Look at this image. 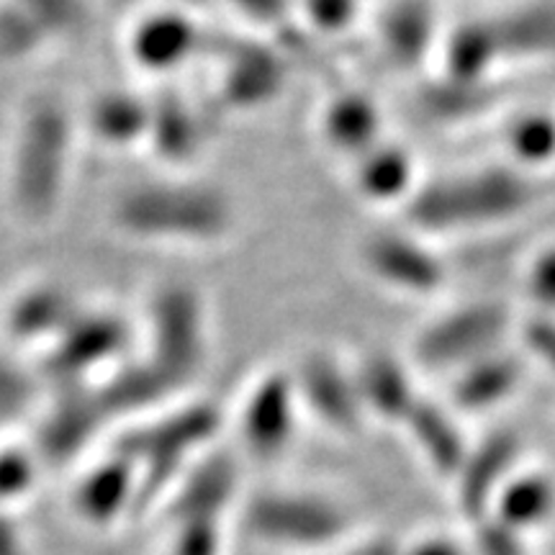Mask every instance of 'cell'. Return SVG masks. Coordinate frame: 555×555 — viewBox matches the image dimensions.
<instances>
[{
  "instance_id": "44dd1931",
  "label": "cell",
  "mask_w": 555,
  "mask_h": 555,
  "mask_svg": "<svg viewBox=\"0 0 555 555\" xmlns=\"http://www.w3.org/2000/svg\"><path fill=\"white\" fill-rule=\"evenodd\" d=\"M180 525L183 530L172 540L170 555H221V530L217 519H189Z\"/></svg>"
},
{
  "instance_id": "ac0fdd59",
  "label": "cell",
  "mask_w": 555,
  "mask_h": 555,
  "mask_svg": "<svg viewBox=\"0 0 555 555\" xmlns=\"http://www.w3.org/2000/svg\"><path fill=\"white\" fill-rule=\"evenodd\" d=\"M509 21L515 24H494L502 60L547 57L555 52V11L527 9Z\"/></svg>"
},
{
  "instance_id": "5bb4252c",
  "label": "cell",
  "mask_w": 555,
  "mask_h": 555,
  "mask_svg": "<svg viewBox=\"0 0 555 555\" xmlns=\"http://www.w3.org/2000/svg\"><path fill=\"white\" fill-rule=\"evenodd\" d=\"M198 31L189 18L178 13H152L137 24L131 34V52L137 65L152 69H172L183 65L196 50Z\"/></svg>"
},
{
  "instance_id": "ffe728a7",
  "label": "cell",
  "mask_w": 555,
  "mask_h": 555,
  "mask_svg": "<svg viewBox=\"0 0 555 555\" xmlns=\"http://www.w3.org/2000/svg\"><path fill=\"white\" fill-rule=\"evenodd\" d=\"M522 296L530 314L555 317V242L532 253L522 273Z\"/></svg>"
},
{
  "instance_id": "6da1fadb",
  "label": "cell",
  "mask_w": 555,
  "mask_h": 555,
  "mask_svg": "<svg viewBox=\"0 0 555 555\" xmlns=\"http://www.w3.org/2000/svg\"><path fill=\"white\" fill-rule=\"evenodd\" d=\"M535 183L512 165H478L420 180L401 208V224L429 240L502 227L535 204Z\"/></svg>"
},
{
  "instance_id": "7c38bea8",
  "label": "cell",
  "mask_w": 555,
  "mask_h": 555,
  "mask_svg": "<svg viewBox=\"0 0 555 555\" xmlns=\"http://www.w3.org/2000/svg\"><path fill=\"white\" fill-rule=\"evenodd\" d=\"M486 519L522 540L540 535L555 522V474L522 463L499 489Z\"/></svg>"
},
{
  "instance_id": "2e32d148",
  "label": "cell",
  "mask_w": 555,
  "mask_h": 555,
  "mask_svg": "<svg viewBox=\"0 0 555 555\" xmlns=\"http://www.w3.org/2000/svg\"><path fill=\"white\" fill-rule=\"evenodd\" d=\"M131 494V474L124 466H108L93 470L86 481H80L78 494H75V509L90 525H111L127 512Z\"/></svg>"
},
{
  "instance_id": "cb8c5ba5",
  "label": "cell",
  "mask_w": 555,
  "mask_h": 555,
  "mask_svg": "<svg viewBox=\"0 0 555 555\" xmlns=\"http://www.w3.org/2000/svg\"><path fill=\"white\" fill-rule=\"evenodd\" d=\"M399 555H470V545L455 540L448 532H427L412 543L399 547Z\"/></svg>"
},
{
  "instance_id": "3957f363",
  "label": "cell",
  "mask_w": 555,
  "mask_h": 555,
  "mask_svg": "<svg viewBox=\"0 0 555 555\" xmlns=\"http://www.w3.org/2000/svg\"><path fill=\"white\" fill-rule=\"evenodd\" d=\"M245 525L258 543L301 555H330L356 538L350 509L317 491H260L249 499Z\"/></svg>"
},
{
  "instance_id": "8992f818",
  "label": "cell",
  "mask_w": 555,
  "mask_h": 555,
  "mask_svg": "<svg viewBox=\"0 0 555 555\" xmlns=\"http://www.w3.org/2000/svg\"><path fill=\"white\" fill-rule=\"evenodd\" d=\"M304 420L301 401L291 371L266 373L255 380L240 406V437L245 450L260 461H275L294 442L298 422Z\"/></svg>"
},
{
  "instance_id": "52a82bcc",
  "label": "cell",
  "mask_w": 555,
  "mask_h": 555,
  "mask_svg": "<svg viewBox=\"0 0 555 555\" xmlns=\"http://www.w3.org/2000/svg\"><path fill=\"white\" fill-rule=\"evenodd\" d=\"M522 453V437L509 427H499L491 435L481 437V440H474L466 461H463L461 470L450 483L455 491L457 512L470 525L489 517L491 502L496 499L499 489L525 463Z\"/></svg>"
},
{
  "instance_id": "603a6c76",
  "label": "cell",
  "mask_w": 555,
  "mask_h": 555,
  "mask_svg": "<svg viewBox=\"0 0 555 555\" xmlns=\"http://www.w3.org/2000/svg\"><path fill=\"white\" fill-rule=\"evenodd\" d=\"M356 0H307L309 21L324 31L347 29L356 18Z\"/></svg>"
},
{
  "instance_id": "9c48e42d",
  "label": "cell",
  "mask_w": 555,
  "mask_h": 555,
  "mask_svg": "<svg viewBox=\"0 0 555 555\" xmlns=\"http://www.w3.org/2000/svg\"><path fill=\"white\" fill-rule=\"evenodd\" d=\"M350 365L367 425L399 429L422 397L412 363L386 350H371L358 360H350Z\"/></svg>"
},
{
  "instance_id": "8fae6325",
  "label": "cell",
  "mask_w": 555,
  "mask_h": 555,
  "mask_svg": "<svg viewBox=\"0 0 555 555\" xmlns=\"http://www.w3.org/2000/svg\"><path fill=\"white\" fill-rule=\"evenodd\" d=\"M317 129L324 147L347 159V165L386 139L380 106L363 90H339L332 95L319 111Z\"/></svg>"
},
{
  "instance_id": "4fadbf2b",
  "label": "cell",
  "mask_w": 555,
  "mask_h": 555,
  "mask_svg": "<svg viewBox=\"0 0 555 555\" xmlns=\"http://www.w3.org/2000/svg\"><path fill=\"white\" fill-rule=\"evenodd\" d=\"M416 159L404 144L384 139L363 157L350 163V183L356 193L371 206L404 208L420 185Z\"/></svg>"
},
{
  "instance_id": "7402d4cb",
  "label": "cell",
  "mask_w": 555,
  "mask_h": 555,
  "mask_svg": "<svg viewBox=\"0 0 555 555\" xmlns=\"http://www.w3.org/2000/svg\"><path fill=\"white\" fill-rule=\"evenodd\" d=\"M470 555H525L527 540L512 535L491 519L474 525V538L468 540Z\"/></svg>"
},
{
  "instance_id": "d6986e66",
  "label": "cell",
  "mask_w": 555,
  "mask_h": 555,
  "mask_svg": "<svg viewBox=\"0 0 555 555\" xmlns=\"http://www.w3.org/2000/svg\"><path fill=\"white\" fill-rule=\"evenodd\" d=\"M515 347L522 352L527 365H535L555 378V317L519 314L515 330Z\"/></svg>"
},
{
  "instance_id": "e0dca14e",
  "label": "cell",
  "mask_w": 555,
  "mask_h": 555,
  "mask_svg": "<svg viewBox=\"0 0 555 555\" xmlns=\"http://www.w3.org/2000/svg\"><path fill=\"white\" fill-rule=\"evenodd\" d=\"M433 24L429 13L416 9V3H404L386 13L380 24V44L393 65L414 67L433 50Z\"/></svg>"
},
{
  "instance_id": "9a60e30c",
  "label": "cell",
  "mask_w": 555,
  "mask_h": 555,
  "mask_svg": "<svg viewBox=\"0 0 555 555\" xmlns=\"http://www.w3.org/2000/svg\"><path fill=\"white\" fill-rule=\"evenodd\" d=\"M506 165L525 176L555 165V114L547 111H522L504 129Z\"/></svg>"
},
{
  "instance_id": "277c9868",
  "label": "cell",
  "mask_w": 555,
  "mask_h": 555,
  "mask_svg": "<svg viewBox=\"0 0 555 555\" xmlns=\"http://www.w3.org/2000/svg\"><path fill=\"white\" fill-rule=\"evenodd\" d=\"M358 266L380 288L409 298H433L450 278L435 242L404 224L365 234L358 245Z\"/></svg>"
},
{
  "instance_id": "484cf974",
  "label": "cell",
  "mask_w": 555,
  "mask_h": 555,
  "mask_svg": "<svg viewBox=\"0 0 555 555\" xmlns=\"http://www.w3.org/2000/svg\"><path fill=\"white\" fill-rule=\"evenodd\" d=\"M0 555H26L21 538L5 522H0Z\"/></svg>"
},
{
  "instance_id": "d4e9b609",
  "label": "cell",
  "mask_w": 555,
  "mask_h": 555,
  "mask_svg": "<svg viewBox=\"0 0 555 555\" xmlns=\"http://www.w3.org/2000/svg\"><path fill=\"white\" fill-rule=\"evenodd\" d=\"M232 3L237 5L242 13H247V16L268 21L270 24V21L281 18V13L286 11L288 0H232Z\"/></svg>"
},
{
  "instance_id": "30bf717a",
  "label": "cell",
  "mask_w": 555,
  "mask_h": 555,
  "mask_svg": "<svg viewBox=\"0 0 555 555\" xmlns=\"http://www.w3.org/2000/svg\"><path fill=\"white\" fill-rule=\"evenodd\" d=\"M399 429L416 457L437 478L453 483L470 446H474V437L466 435L461 416L442 399H427L422 393Z\"/></svg>"
},
{
  "instance_id": "7a4b0ae2",
  "label": "cell",
  "mask_w": 555,
  "mask_h": 555,
  "mask_svg": "<svg viewBox=\"0 0 555 555\" xmlns=\"http://www.w3.org/2000/svg\"><path fill=\"white\" fill-rule=\"evenodd\" d=\"M519 314L499 298L455 304L414 332L406 360L414 371L453 376L474 360L515 343Z\"/></svg>"
},
{
  "instance_id": "ba28073f",
  "label": "cell",
  "mask_w": 555,
  "mask_h": 555,
  "mask_svg": "<svg viewBox=\"0 0 555 555\" xmlns=\"http://www.w3.org/2000/svg\"><path fill=\"white\" fill-rule=\"evenodd\" d=\"M527 371V360L517 350L515 343L502 350L474 360V363L448 376V391L442 401L461 416L463 422L486 416L496 409L509 404L522 391Z\"/></svg>"
},
{
  "instance_id": "5b68a950",
  "label": "cell",
  "mask_w": 555,
  "mask_h": 555,
  "mask_svg": "<svg viewBox=\"0 0 555 555\" xmlns=\"http://www.w3.org/2000/svg\"><path fill=\"white\" fill-rule=\"evenodd\" d=\"M304 420H314L330 433L356 437L363 433L367 416L360 404L350 360L330 350H311L291 367Z\"/></svg>"
}]
</instances>
